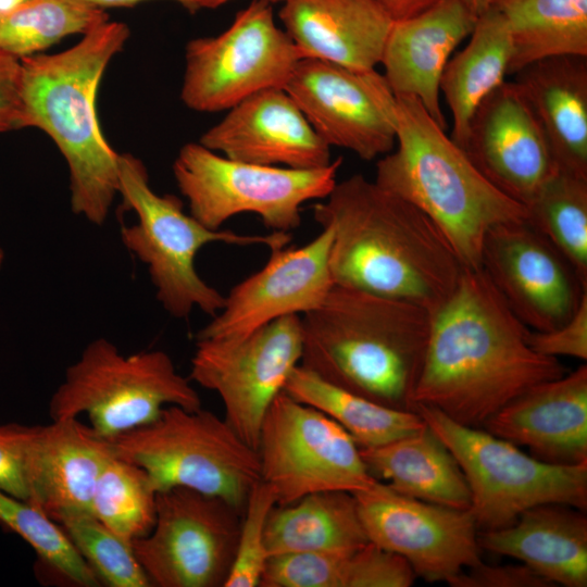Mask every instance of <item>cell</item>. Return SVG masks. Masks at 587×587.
<instances>
[{
    "instance_id": "cell-3",
    "label": "cell",
    "mask_w": 587,
    "mask_h": 587,
    "mask_svg": "<svg viewBox=\"0 0 587 587\" xmlns=\"http://www.w3.org/2000/svg\"><path fill=\"white\" fill-rule=\"evenodd\" d=\"M300 317L301 366L382 405L415 411L414 390L430 326L428 310L334 285L317 308Z\"/></svg>"
},
{
    "instance_id": "cell-24",
    "label": "cell",
    "mask_w": 587,
    "mask_h": 587,
    "mask_svg": "<svg viewBox=\"0 0 587 587\" xmlns=\"http://www.w3.org/2000/svg\"><path fill=\"white\" fill-rule=\"evenodd\" d=\"M278 16L304 58L357 72L380 64L395 22L376 0H286Z\"/></svg>"
},
{
    "instance_id": "cell-26",
    "label": "cell",
    "mask_w": 587,
    "mask_h": 587,
    "mask_svg": "<svg viewBox=\"0 0 587 587\" xmlns=\"http://www.w3.org/2000/svg\"><path fill=\"white\" fill-rule=\"evenodd\" d=\"M514 75L558 170L587 178V57L540 60Z\"/></svg>"
},
{
    "instance_id": "cell-48",
    "label": "cell",
    "mask_w": 587,
    "mask_h": 587,
    "mask_svg": "<svg viewBox=\"0 0 587 587\" xmlns=\"http://www.w3.org/2000/svg\"><path fill=\"white\" fill-rule=\"evenodd\" d=\"M3 262H4V252L2 248L0 247V271L2 268Z\"/></svg>"
},
{
    "instance_id": "cell-15",
    "label": "cell",
    "mask_w": 587,
    "mask_h": 587,
    "mask_svg": "<svg viewBox=\"0 0 587 587\" xmlns=\"http://www.w3.org/2000/svg\"><path fill=\"white\" fill-rule=\"evenodd\" d=\"M284 89L329 147L350 150L364 161L394 150L396 99L376 70L357 72L303 58Z\"/></svg>"
},
{
    "instance_id": "cell-37",
    "label": "cell",
    "mask_w": 587,
    "mask_h": 587,
    "mask_svg": "<svg viewBox=\"0 0 587 587\" xmlns=\"http://www.w3.org/2000/svg\"><path fill=\"white\" fill-rule=\"evenodd\" d=\"M272 487L259 480L251 489L240 522L235 559L224 587H258L270 555L265 545L266 522L276 505Z\"/></svg>"
},
{
    "instance_id": "cell-39",
    "label": "cell",
    "mask_w": 587,
    "mask_h": 587,
    "mask_svg": "<svg viewBox=\"0 0 587 587\" xmlns=\"http://www.w3.org/2000/svg\"><path fill=\"white\" fill-rule=\"evenodd\" d=\"M532 348L544 355L587 359V298L575 314L562 325L546 332L529 334Z\"/></svg>"
},
{
    "instance_id": "cell-5",
    "label": "cell",
    "mask_w": 587,
    "mask_h": 587,
    "mask_svg": "<svg viewBox=\"0 0 587 587\" xmlns=\"http://www.w3.org/2000/svg\"><path fill=\"white\" fill-rule=\"evenodd\" d=\"M395 99L397 148L377 161L375 182L428 216L464 267L478 268L487 233L525 220L526 208L498 190L420 101Z\"/></svg>"
},
{
    "instance_id": "cell-22",
    "label": "cell",
    "mask_w": 587,
    "mask_h": 587,
    "mask_svg": "<svg viewBox=\"0 0 587 587\" xmlns=\"http://www.w3.org/2000/svg\"><path fill=\"white\" fill-rule=\"evenodd\" d=\"M483 426L540 461L587 463V365L533 386Z\"/></svg>"
},
{
    "instance_id": "cell-33",
    "label": "cell",
    "mask_w": 587,
    "mask_h": 587,
    "mask_svg": "<svg viewBox=\"0 0 587 587\" xmlns=\"http://www.w3.org/2000/svg\"><path fill=\"white\" fill-rule=\"evenodd\" d=\"M157 495L148 473L112 450L96 480L91 513L132 545L151 532L157 517Z\"/></svg>"
},
{
    "instance_id": "cell-23",
    "label": "cell",
    "mask_w": 587,
    "mask_h": 587,
    "mask_svg": "<svg viewBox=\"0 0 587 587\" xmlns=\"http://www.w3.org/2000/svg\"><path fill=\"white\" fill-rule=\"evenodd\" d=\"M477 18L464 0H438L413 16L395 21L385 45L380 64L394 95L415 98L445 129L440 78Z\"/></svg>"
},
{
    "instance_id": "cell-13",
    "label": "cell",
    "mask_w": 587,
    "mask_h": 587,
    "mask_svg": "<svg viewBox=\"0 0 587 587\" xmlns=\"http://www.w3.org/2000/svg\"><path fill=\"white\" fill-rule=\"evenodd\" d=\"M242 512L225 500L174 487L157 495L151 532L132 544L151 586L224 587Z\"/></svg>"
},
{
    "instance_id": "cell-42",
    "label": "cell",
    "mask_w": 587,
    "mask_h": 587,
    "mask_svg": "<svg viewBox=\"0 0 587 587\" xmlns=\"http://www.w3.org/2000/svg\"><path fill=\"white\" fill-rule=\"evenodd\" d=\"M0 490L27 502L28 491L11 423L0 424Z\"/></svg>"
},
{
    "instance_id": "cell-34",
    "label": "cell",
    "mask_w": 587,
    "mask_h": 587,
    "mask_svg": "<svg viewBox=\"0 0 587 587\" xmlns=\"http://www.w3.org/2000/svg\"><path fill=\"white\" fill-rule=\"evenodd\" d=\"M525 208L526 221L587 283V178L558 171Z\"/></svg>"
},
{
    "instance_id": "cell-28",
    "label": "cell",
    "mask_w": 587,
    "mask_h": 587,
    "mask_svg": "<svg viewBox=\"0 0 587 587\" xmlns=\"http://www.w3.org/2000/svg\"><path fill=\"white\" fill-rule=\"evenodd\" d=\"M367 542L355 497L349 491H319L290 504L275 505L266 522L270 558L300 552H351Z\"/></svg>"
},
{
    "instance_id": "cell-17",
    "label": "cell",
    "mask_w": 587,
    "mask_h": 587,
    "mask_svg": "<svg viewBox=\"0 0 587 587\" xmlns=\"http://www.w3.org/2000/svg\"><path fill=\"white\" fill-rule=\"evenodd\" d=\"M479 267L533 332L562 325L587 298V283L526 218L499 224L487 233Z\"/></svg>"
},
{
    "instance_id": "cell-2",
    "label": "cell",
    "mask_w": 587,
    "mask_h": 587,
    "mask_svg": "<svg viewBox=\"0 0 587 587\" xmlns=\"http://www.w3.org/2000/svg\"><path fill=\"white\" fill-rule=\"evenodd\" d=\"M313 217L333 232L334 285L409 301L432 313L464 268L428 216L361 174L337 182L313 207Z\"/></svg>"
},
{
    "instance_id": "cell-21",
    "label": "cell",
    "mask_w": 587,
    "mask_h": 587,
    "mask_svg": "<svg viewBox=\"0 0 587 587\" xmlns=\"http://www.w3.org/2000/svg\"><path fill=\"white\" fill-rule=\"evenodd\" d=\"M199 142L228 159L309 170L332 163L330 147L316 134L284 88H268L243 99Z\"/></svg>"
},
{
    "instance_id": "cell-41",
    "label": "cell",
    "mask_w": 587,
    "mask_h": 587,
    "mask_svg": "<svg viewBox=\"0 0 587 587\" xmlns=\"http://www.w3.org/2000/svg\"><path fill=\"white\" fill-rule=\"evenodd\" d=\"M23 128L20 59L0 51V134Z\"/></svg>"
},
{
    "instance_id": "cell-32",
    "label": "cell",
    "mask_w": 587,
    "mask_h": 587,
    "mask_svg": "<svg viewBox=\"0 0 587 587\" xmlns=\"http://www.w3.org/2000/svg\"><path fill=\"white\" fill-rule=\"evenodd\" d=\"M108 20L104 10L82 0H25L0 10V51L21 60Z\"/></svg>"
},
{
    "instance_id": "cell-30",
    "label": "cell",
    "mask_w": 587,
    "mask_h": 587,
    "mask_svg": "<svg viewBox=\"0 0 587 587\" xmlns=\"http://www.w3.org/2000/svg\"><path fill=\"white\" fill-rule=\"evenodd\" d=\"M511 41L509 74L540 60L587 57V0H495Z\"/></svg>"
},
{
    "instance_id": "cell-40",
    "label": "cell",
    "mask_w": 587,
    "mask_h": 587,
    "mask_svg": "<svg viewBox=\"0 0 587 587\" xmlns=\"http://www.w3.org/2000/svg\"><path fill=\"white\" fill-rule=\"evenodd\" d=\"M451 587H553L554 585L528 565H492L482 561L451 577Z\"/></svg>"
},
{
    "instance_id": "cell-6",
    "label": "cell",
    "mask_w": 587,
    "mask_h": 587,
    "mask_svg": "<svg viewBox=\"0 0 587 587\" xmlns=\"http://www.w3.org/2000/svg\"><path fill=\"white\" fill-rule=\"evenodd\" d=\"M118 195L122 209L137 215V223L122 227V241L148 266L157 299L176 319L188 317L195 308L214 316L224 304L225 296L196 271L195 259L202 247L224 242L272 250L291 239L284 232L247 235L205 227L184 212L179 198L157 193L143 162L132 153L118 155Z\"/></svg>"
},
{
    "instance_id": "cell-25",
    "label": "cell",
    "mask_w": 587,
    "mask_h": 587,
    "mask_svg": "<svg viewBox=\"0 0 587 587\" xmlns=\"http://www.w3.org/2000/svg\"><path fill=\"white\" fill-rule=\"evenodd\" d=\"M482 549L520 560L554 586H587L585 511L546 503L523 512L509 526L484 530Z\"/></svg>"
},
{
    "instance_id": "cell-44",
    "label": "cell",
    "mask_w": 587,
    "mask_h": 587,
    "mask_svg": "<svg viewBox=\"0 0 587 587\" xmlns=\"http://www.w3.org/2000/svg\"><path fill=\"white\" fill-rule=\"evenodd\" d=\"M395 20H403L413 16L438 0H376Z\"/></svg>"
},
{
    "instance_id": "cell-16",
    "label": "cell",
    "mask_w": 587,
    "mask_h": 587,
    "mask_svg": "<svg viewBox=\"0 0 587 587\" xmlns=\"http://www.w3.org/2000/svg\"><path fill=\"white\" fill-rule=\"evenodd\" d=\"M353 495L369 541L401 555L416 576L447 583L482 561L470 510L407 497L380 480Z\"/></svg>"
},
{
    "instance_id": "cell-19",
    "label": "cell",
    "mask_w": 587,
    "mask_h": 587,
    "mask_svg": "<svg viewBox=\"0 0 587 587\" xmlns=\"http://www.w3.org/2000/svg\"><path fill=\"white\" fill-rule=\"evenodd\" d=\"M502 193L526 207L559 171L520 86L504 82L474 112L461 147Z\"/></svg>"
},
{
    "instance_id": "cell-18",
    "label": "cell",
    "mask_w": 587,
    "mask_h": 587,
    "mask_svg": "<svg viewBox=\"0 0 587 587\" xmlns=\"http://www.w3.org/2000/svg\"><path fill=\"white\" fill-rule=\"evenodd\" d=\"M332 240V229L324 227L302 247L272 249L261 270L230 289L196 340L240 339L275 320L317 308L334 286Z\"/></svg>"
},
{
    "instance_id": "cell-47",
    "label": "cell",
    "mask_w": 587,
    "mask_h": 587,
    "mask_svg": "<svg viewBox=\"0 0 587 587\" xmlns=\"http://www.w3.org/2000/svg\"><path fill=\"white\" fill-rule=\"evenodd\" d=\"M229 1H232V0H218L220 5L226 4V3L229 2ZM267 1L271 2V3L273 4V3H276V2H284V1H286V0H267Z\"/></svg>"
},
{
    "instance_id": "cell-46",
    "label": "cell",
    "mask_w": 587,
    "mask_h": 587,
    "mask_svg": "<svg viewBox=\"0 0 587 587\" xmlns=\"http://www.w3.org/2000/svg\"><path fill=\"white\" fill-rule=\"evenodd\" d=\"M25 0H0V10H5L11 7H14Z\"/></svg>"
},
{
    "instance_id": "cell-12",
    "label": "cell",
    "mask_w": 587,
    "mask_h": 587,
    "mask_svg": "<svg viewBox=\"0 0 587 587\" xmlns=\"http://www.w3.org/2000/svg\"><path fill=\"white\" fill-rule=\"evenodd\" d=\"M257 452L261 479L274 490L276 505L319 491L353 494L377 482L340 425L285 391L263 420Z\"/></svg>"
},
{
    "instance_id": "cell-43",
    "label": "cell",
    "mask_w": 587,
    "mask_h": 587,
    "mask_svg": "<svg viewBox=\"0 0 587 587\" xmlns=\"http://www.w3.org/2000/svg\"><path fill=\"white\" fill-rule=\"evenodd\" d=\"M87 4L97 8V9H108V8H128L134 7L146 0H82ZM179 3L190 13H196L200 10L205 9H216L220 5L218 0H173Z\"/></svg>"
},
{
    "instance_id": "cell-38",
    "label": "cell",
    "mask_w": 587,
    "mask_h": 587,
    "mask_svg": "<svg viewBox=\"0 0 587 587\" xmlns=\"http://www.w3.org/2000/svg\"><path fill=\"white\" fill-rule=\"evenodd\" d=\"M415 577L405 559L373 542L349 554L347 587H410Z\"/></svg>"
},
{
    "instance_id": "cell-35",
    "label": "cell",
    "mask_w": 587,
    "mask_h": 587,
    "mask_svg": "<svg viewBox=\"0 0 587 587\" xmlns=\"http://www.w3.org/2000/svg\"><path fill=\"white\" fill-rule=\"evenodd\" d=\"M0 524L24 539L39 562L64 582L78 587L101 586L60 524L30 503L1 490Z\"/></svg>"
},
{
    "instance_id": "cell-4",
    "label": "cell",
    "mask_w": 587,
    "mask_h": 587,
    "mask_svg": "<svg viewBox=\"0 0 587 587\" xmlns=\"http://www.w3.org/2000/svg\"><path fill=\"white\" fill-rule=\"evenodd\" d=\"M129 35L125 23L108 20L64 51L20 60L23 128H39L53 140L67 163L72 211L98 226L118 193L120 153L100 129L96 96Z\"/></svg>"
},
{
    "instance_id": "cell-7",
    "label": "cell",
    "mask_w": 587,
    "mask_h": 587,
    "mask_svg": "<svg viewBox=\"0 0 587 587\" xmlns=\"http://www.w3.org/2000/svg\"><path fill=\"white\" fill-rule=\"evenodd\" d=\"M108 440L116 455L148 473L158 492L185 487L243 512L261 480L257 450L202 408L168 405L153 422Z\"/></svg>"
},
{
    "instance_id": "cell-9",
    "label": "cell",
    "mask_w": 587,
    "mask_h": 587,
    "mask_svg": "<svg viewBox=\"0 0 587 587\" xmlns=\"http://www.w3.org/2000/svg\"><path fill=\"white\" fill-rule=\"evenodd\" d=\"M415 411L458 461L470 488V511L477 528L509 526L526 510L546 503L586 510L587 463L544 462L434 408L417 405Z\"/></svg>"
},
{
    "instance_id": "cell-36",
    "label": "cell",
    "mask_w": 587,
    "mask_h": 587,
    "mask_svg": "<svg viewBox=\"0 0 587 587\" xmlns=\"http://www.w3.org/2000/svg\"><path fill=\"white\" fill-rule=\"evenodd\" d=\"M101 585L150 587L130 544L110 530L92 513L65 517L60 523Z\"/></svg>"
},
{
    "instance_id": "cell-11",
    "label": "cell",
    "mask_w": 587,
    "mask_h": 587,
    "mask_svg": "<svg viewBox=\"0 0 587 587\" xmlns=\"http://www.w3.org/2000/svg\"><path fill=\"white\" fill-rule=\"evenodd\" d=\"M303 58L276 25L273 4L252 0L221 34L187 42L180 99L197 112L227 111L255 92L284 88Z\"/></svg>"
},
{
    "instance_id": "cell-14",
    "label": "cell",
    "mask_w": 587,
    "mask_h": 587,
    "mask_svg": "<svg viewBox=\"0 0 587 587\" xmlns=\"http://www.w3.org/2000/svg\"><path fill=\"white\" fill-rule=\"evenodd\" d=\"M301 355V317L288 315L240 339L197 340L190 379L220 396L225 421L257 450L263 420Z\"/></svg>"
},
{
    "instance_id": "cell-27",
    "label": "cell",
    "mask_w": 587,
    "mask_h": 587,
    "mask_svg": "<svg viewBox=\"0 0 587 587\" xmlns=\"http://www.w3.org/2000/svg\"><path fill=\"white\" fill-rule=\"evenodd\" d=\"M370 473L396 492L459 510H470L465 476L448 447L426 425L419 432L360 448Z\"/></svg>"
},
{
    "instance_id": "cell-20",
    "label": "cell",
    "mask_w": 587,
    "mask_h": 587,
    "mask_svg": "<svg viewBox=\"0 0 587 587\" xmlns=\"http://www.w3.org/2000/svg\"><path fill=\"white\" fill-rule=\"evenodd\" d=\"M25 482L27 502L58 524L67 516L91 513L99 472L112 452L108 439L78 417L46 425L11 423Z\"/></svg>"
},
{
    "instance_id": "cell-45",
    "label": "cell",
    "mask_w": 587,
    "mask_h": 587,
    "mask_svg": "<svg viewBox=\"0 0 587 587\" xmlns=\"http://www.w3.org/2000/svg\"><path fill=\"white\" fill-rule=\"evenodd\" d=\"M470 10L478 17L486 12L495 0H464Z\"/></svg>"
},
{
    "instance_id": "cell-8",
    "label": "cell",
    "mask_w": 587,
    "mask_h": 587,
    "mask_svg": "<svg viewBox=\"0 0 587 587\" xmlns=\"http://www.w3.org/2000/svg\"><path fill=\"white\" fill-rule=\"evenodd\" d=\"M168 405L201 408L188 378L161 350L123 354L105 338L88 344L66 369L49 402L51 420L87 415L90 427L112 439L153 422Z\"/></svg>"
},
{
    "instance_id": "cell-1",
    "label": "cell",
    "mask_w": 587,
    "mask_h": 587,
    "mask_svg": "<svg viewBox=\"0 0 587 587\" xmlns=\"http://www.w3.org/2000/svg\"><path fill=\"white\" fill-rule=\"evenodd\" d=\"M530 329L484 271L464 267L451 295L430 313L417 405L479 427L533 386L564 375L558 358L536 352Z\"/></svg>"
},
{
    "instance_id": "cell-31",
    "label": "cell",
    "mask_w": 587,
    "mask_h": 587,
    "mask_svg": "<svg viewBox=\"0 0 587 587\" xmlns=\"http://www.w3.org/2000/svg\"><path fill=\"white\" fill-rule=\"evenodd\" d=\"M284 391L335 421L359 448L384 445L426 426L415 411L397 410L371 401L324 380L300 364L291 372Z\"/></svg>"
},
{
    "instance_id": "cell-29",
    "label": "cell",
    "mask_w": 587,
    "mask_h": 587,
    "mask_svg": "<svg viewBox=\"0 0 587 587\" xmlns=\"http://www.w3.org/2000/svg\"><path fill=\"white\" fill-rule=\"evenodd\" d=\"M511 53L507 24L490 7L478 16L467 45L446 64L439 89L452 116L450 137L460 147L478 105L505 82Z\"/></svg>"
},
{
    "instance_id": "cell-10",
    "label": "cell",
    "mask_w": 587,
    "mask_h": 587,
    "mask_svg": "<svg viewBox=\"0 0 587 587\" xmlns=\"http://www.w3.org/2000/svg\"><path fill=\"white\" fill-rule=\"evenodd\" d=\"M342 158L324 167L299 170L228 159L198 142H187L173 162V174L189 214L217 230L230 217L253 213L274 232L301 224V207L323 200L337 183Z\"/></svg>"
}]
</instances>
